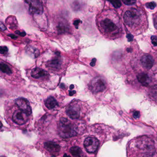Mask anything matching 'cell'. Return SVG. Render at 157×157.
<instances>
[{"mask_svg": "<svg viewBox=\"0 0 157 157\" xmlns=\"http://www.w3.org/2000/svg\"><path fill=\"white\" fill-rule=\"evenodd\" d=\"M146 7L149 9H151V10H153L154 8L156 7V3L154 2H149V3H147L146 4Z\"/></svg>", "mask_w": 157, "mask_h": 157, "instance_id": "20", "label": "cell"}, {"mask_svg": "<svg viewBox=\"0 0 157 157\" xmlns=\"http://www.w3.org/2000/svg\"><path fill=\"white\" fill-rule=\"evenodd\" d=\"M58 132L59 136L64 138L72 137L77 134L76 128L68 119L65 117H62L59 120Z\"/></svg>", "mask_w": 157, "mask_h": 157, "instance_id": "4", "label": "cell"}, {"mask_svg": "<svg viewBox=\"0 0 157 157\" xmlns=\"http://www.w3.org/2000/svg\"><path fill=\"white\" fill-rule=\"evenodd\" d=\"M98 25L101 33L109 38H116L122 33L120 19L113 11L102 13L98 19Z\"/></svg>", "mask_w": 157, "mask_h": 157, "instance_id": "1", "label": "cell"}, {"mask_svg": "<svg viewBox=\"0 0 157 157\" xmlns=\"http://www.w3.org/2000/svg\"><path fill=\"white\" fill-rule=\"evenodd\" d=\"M127 37L128 39V40L129 42H130V41H132V40H133V37L131 35H128L127 36Z\"/></svg>", "mask_w": 157, "mask_h": 157, "instance_id": "26", "label": "cell"}, {"mask_svg": "<svg viewBox=\"0 0 157 157\" xmlns=\"http://www.w3.org/2000/svg\"><path fill=\"white\" fill-rule=\"evenodd\" d=\"M74 88V85H71L70 86V89H71V90H72V89H73Z\"/></svg>", "mask_w": 157, "mask_h": 157, "instance_id": "32", "label": "cell"}, {"mask_svg": "<svg viewBox=\"0 0 157 157\" xmlns=\"http://www.w3.org/2000/svg\"><path fill=\"white\" fill-rule=\"evenodd\" d=\"M124 20L126 25L133 31L140 29L139 27L142 24H143V23H147L144 12L141 10L136 8H132L126 11L124 14Z\"/></svg>", "mask_w": 157, "mask_h": 157, "instance_id": "2", "label": "cell"}, {"mask_svg": "<svg viewBox=\"0 0 157 157\" xmlns=\"http://www.w3.org/2000/svg\"><path fill=\"white\" fill-rule=\"evenodd\" d=\"M96 59H93L92 60L91 62L90 63V66L92 67H94L96 63Z\"/></svg>", "mask_w": 157, "mask_h": 157, "instance_id": "25", "label": "cell"}, {"mask_svg": "<svg viewBox=\"0 0 157 157\" xmlns=\"http://www.w3.org/2000/svg\"><path fill=\"white\" fill-rule=\"evenodd\" d=\"M10 116L12 122L19 126L26 124L32 114V109L22 106L14 102V106L13 107Z\"/></svg>", "mask_w": 157, "mask_h": 157, "instance_id": "3", "label": "cell"}, {"mask_svg": "<svg viewBox=\"0 0 157 157\" xmlns=\"http://www.w3.org/2000/svg\"><path fill=\"white\" fill-rule=\"evenodd\" d=\"M45 105L49 110L54 109L56 106L58 105V103L56 99L52 96H50L45 101Z\"/></svg>", "mask_w": 157, "mask_h": 157, "instance_id": "14", "label": "cell"}, {"mask_svg": "<svg viewBox=\"0 0 157 157\" xmlns=\"http://www.w3.org/2000/svg\"><path fill=\"white\" fill-rule=\"evenodd\" d=\"M80 21V20H77L75 21V22H74V25H75V26H76H76H78V25L79 24Z\"/></svg>", "mask_w": 157, "mask_h": 157, "instance_id": "28", "label": "cell"}, {"mask_svg": "<svg viewBox=\"0 0 157 157\" xmlns=\"http://www.w3.org/2000/svg\"><path fill=\"white\" fill-rule=\"evenodd\" d=\"M8 36L10 37L12 39H16L17 38V36H16L15 35L13 34H10L8 35Z\"/></svg>", "mask_w": 157, "mask_h": 157, "instance_id": "27", "label": "cell"}, {"mask_svg": "<svg viewBox=\"0 0 157 157\" xmlns=\"http://www.w3.org/2000/svg\"><path fill=\"white\" fill-rule=\"evenodd\" d=\"M0 29L2 31H5L7 29V28L1 22H0Z\"/></svg>", "mask_w": 157, "mask_h": 157, "instance_id": "24", "label": "cell"}, {"mask_svg": "<svg viewBox=\"0 0 157 157\" xmlns=\"http://www.w3.org/2000/svg\"><path fill=\"white\" fill-rule=\"evenodd\" d=\"M8 52V48L6 46H0V53L2 55H5Z\"/></svg>", "mask_w": 157, "mask_h": 157, "instance_id": "18", "label": "cell"}, {"mask_svg": "<svg viewBox=\"0 0 157 157\" xmlns=\"http://www.w3.org/2000/svg\"><path fill=\"white\" fill-rule=\"evenodd\" d=\"M90 87L94 93L103 91L105 89V81L101 77H96L91 82Z\"/></svg>", "mask_w": 157, "mask_h": 157, "instance_id": "6", "label": "cell"}, {"mask_svg": "<svg viewBox=\"0 0 157 157\" xmlns=\"http://www.w3.org/2000/svg\"><path fill=\"white\" fill-rule=\"evenodd\" d=\"M151 43L154 46H157V37L155 36H153L151 37Z\"/></svg>", "mask_w": 157, "mask_h": 157, "instance_id": "21", "label": "cell"}, {"mask_svg": "<svg viewBox=\"0 0 157 157\" xmlns=\"http://www.w3.org/2000/svg\"><path fill=\"white\" fill-rule=\"evenodd\" d=\"M71 153L72 155L75 156H80L81 154H82V150L79 147L77 146L72 147L70 150Z\"/></svg>", "mask_w": 157, "mask_h": 157, "instance_id": "17", "label": "cell"}, {"mask_svg": "<svg viewBox=\"0 0 157 157\" xmlns=\"http://www.w3.org/2000/svg\"><path fill=\"white\" fill-rule=\"evenodd\" d=\"M67 115L72 119L79 118L80 114V110L78 105H70L67 109Z\"/></svg>", "mask_w": 157, "mask_h": 157, "instance_id": "10", "label": "cell"}, {"mask_svg": "<svg viewBox=\"0 0 157 157\" xmlns=\"http://www.w3.org/2000/svg\"><path fill=\"white\" fill-rule=\"evenodd\" d=\"M133 116L134 118L137 119V118H138L140 116V113L139 111H136V112H134Z\"/></svg>", "mask_w": 157, "mask_h": 157, "instance_id": "22", "label": "cell"}, {"mask_svg": "<svg viewBox=\"0 0 157 157\" xmlns=\"http://www.w3.org/2000/svg\"><path fill=\"white\" fill-rule=\"evenodd\" d=\"M123 2L126 5H133L136 2V0H122Z\"/></svg>", "mask_w": 157, "mask_h": 157, "instance_id": "19", "label": "cell"}, {"mask_svg": "<svg viewBox=\"0 0 157 157\" xmlns=\"http://www.w3.org/2000/svg\"><path fill=\"white\" fill-rule=\"evenodd\" d=\"M14 71L11 66L5 62H0V74L6 77H11L13 76Z\"/></svg>", "mask_w": 157, "mask_h": 157, "instance_id": "9", "label": "cell"}, {"mask_svg": "<svg viewBox=\"0 0 157 157\" xmlns=\"http://www.w3.org/2000/svg\"><path fill=\"white\" fill-rule=\"evenodd\" d=\"M108 1L110 2L113 4V3L116 1L117 0H108Z\"/></svg>", "mask_w": 157, "mask_h": 157, "instance_id": "30", "label": "cell"}, {"mask_svg": "<svg viewBox=\"0 0 157 157\" xmlns=\"http://www.w3.org/2000/svg\"><path fill=\"white\" fill-rule=\"evenodd\" d=\"M140 62L142 66L147 69H150L154 64V59L151 56L145 55L141 57Z\"/></svg>", "mask_w": 157, "mask_h": 157, "instance_id": "12", "label": "cell"}, {"mask_svg": "<svg viewBox=\"0 0 157 157\" xmlns=\"http://www.w3.org/2000/svg\"><path fill=\"white\" fill-rule=\"evenodd\" d=\"M99 145V140L94 137H89L84 140V147L89 153H94L97 151Z\"/></svg>", "mask_w": 157, "mask_h": 157, "instance_id": "8", "label": "cell"}, {"mask_svg": "<svg viewBox=\"0 0 157 157\" xmlns=\"http://www.w3.org/2000/svg\"><path fill=\"white\" fill-rule=\"evenodd\" d=\"M26 2L29 6L30 13L36 15L43 14L44 8L39 0H26Z\"/></svg>", "mask_w": 157, "mask_h": 157, "instance_id": "5", "label": "cell"}, {"mask_svg": "<svg viewBox=\"0 0 157 157\" xmlns=\"http://www.w3.org/2000/svg\"><path fill=\"white\" fill-rule=\"evenodd\" d=\"M75 93H76L75 91H70L69 94L70 96H71V95H73Z\"/></svg>", "mask_w": 157, "mask_h": 157, "instance_id": "29", "label": "cell"}, {"mask_svg": "<svg viewBox=\"0 0 157 157\" xmlns=\"http://www.w3.org/2000/svg\"><path fill=\"white\" fill-rule=\"evenodd\" d=\"M26 52L28 55L33 58H36L40 55V52L38 49L34 47L29 46L26 48Z\"/></svg>", "mask_w": 157, "mask_h": 157, "instance_id": "16", "label": "cell"}, {"mask_svg": "<svg viewBox=\"0 0 157 157\" xmlns=\"http://www.w3.org/2000/svg\"><path fill=\"white\" fill-rule=\"evenodd\" d=\"M62 64V60L60 56L57 55L56 57L48 61L46 66L48 68L54 71L59 69Z\"/></svg>", "mask_w": 157, "mask_h": 157, "instance_id": "11", "label": "cell"}, {"mask_svg": "<svg viewBox=\"0 0 157 157\" xmlns=\"http://www.w3.org/2000/svg\"><path fill=\"white\" fill-rule=\"evenodd\" d=\"M2 126H3V125H2V123L1 122H0V129L2 127Z\"/></svg>", "mask_w": 157, "mask_h": 157, "instance_id": "31", "label": "cell"}, {"mask_svg": "<svg viewBox=\"0 0 157 157\" xmlns=\"http://www.w3.org/2000/svg\"><path fill=\"white\" fill-rule=\"evenodd\" d=\"M15 33L21 36H25L26 35V33L25 32H20V31H17L15 32Z\"/></svg>", "mask_w": 157, "mask_h": 157, "instance_id": "23", "label": "cell"}, {"mask_svg": "<svg viewBox=\"0 0 157 157\" xmlns=\"http://www.w3.org/2000/svg\"><path fill=\"white\" fill-rule=\"evenodd\" d=\"M137 78L139 82L144 86H147L150 82V78L147 73H140L138 75Z\"/></svg>", "mask_w": 157, "mask_h": 157, "instance_id": "15", "label": "cell"}, {"mask_svg": "<svg viewBox=\"0 0 157 157\" xmlns=\"http://www.w3.org/2000/svg\"><path fill=\"white\" fill-rule=\"evenodd\" d=\"M44 146L46 150L51 153L58 152L60 150V146L56 142L52 141L46 142L44 144Z\"/></svg>", "mask_w": 157, "mask_h": 157, "instance_id": "13", "label": "cell"}, {"mask_svg": "<svg viewBox=\"0 0 157 157\" xmlns=\"http://www.w3.org/2000/svg\"><path fill=\"white\" fill-rule=\"evenodd\" d=\"M30 73L32 78L40 81L48 79L49 76V73L47 71L38 67L33 69L30 71Z\"/></svg>", "mask_w": 157, "mask_h": 157, "instance_id": "7", "label": "cell"}]
</instances>
